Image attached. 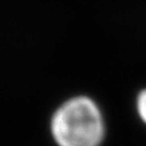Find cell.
<instances>
[{"instance_id":"6da1fadb","label":"cell","mask_w":146,"mask_h":146,"mask_svg":"<svg viewBox=\"0 0 146 146\" xmlns=\"http://www.w3.org/2000/svg\"><path fill=\"white\" fill-rule=\"evenodd\" d=\"M104 132L99 108L86 97L64 102L52 119V133L60 146H98Z\"/></svg>"},{"instance_id":"7a4b0ae2","label":"cell","mask_w":146,"mask_h":146,"mask_svg":"<svg viewBox=\"0 0 146 146\" xmlns=\"http://www.w3.org/2000/svg\"><path fill=\"white\" fill-rule=\"evenodd\" d=\"M137 108H138V113L141 117V120L146 123V90H144L137 100Z\"/></svg>"}]
</instances>
